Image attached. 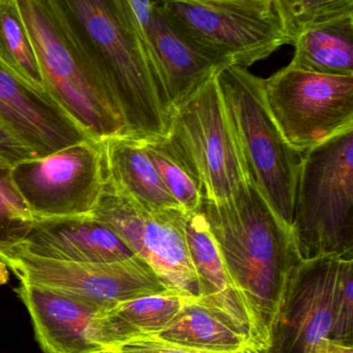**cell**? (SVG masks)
<instances>
[{"label":"cell","instance_id":"obj_1","mask_svg":"<svg viewBox=\"0 0 353 353\" xmlns=\"http://www.w3.org/2000/svg\"><path fill=\"white\" fill-rule=\"evenodd\" d=\"M249 321L252 347L269 348L288 282L303 259L284 223L253 180L232 201H203L200 209Z\"/></svg>","mask_w":353,"mask_h":353},{"label":"cell","instance_id":"obj_2","mask_svg":"<svg viewBox=\"0 0 353 353\" xmlns=\"http://www.w3.org/2000/svg\"><path fill=\"white\" fill-rule=\"evenodd\" d=\"M73 41L115 103L126 136L169 130L170 109L126 0H51Z\"/></svg>","mask_w":353,"mask_h":353},{"label":"cell","instance_id":"obj_3","mask_svg":"<svg viewBox=\"0 0 353 353\" xmlns=\"http://www.w3.org/2000/svg\"><path fill=\"white\" fill-rule=\"evenodd\" d=\"M46 91L93 140L124 134L115 103L77 47L51 0H17Z\"/></svg>","mask_w":353,"mask_h":353},{"label":"cell","instance_id":"obj_4","mask_svg":"<svg viewBox=\"0 0 353 353\" xmlns=\"http://www.w3.org/2000/svg\"><path fill=\"white\" fill-rule=\"evenodd\" d=\"M292 230L303 261L353 257V128L305 152Z\"/></svg>","mask_w":353,"mask_h":353},{"label":"cell","instance_id":"obj_5","mask_svg":"<svg viewBox=\"0 0 353 353\" xmlns=\"http://www.w3.org/2000/svg\"><path fill=\"white\" fill-rule=\"evenodd\" d=\"M251 179L274 211L292 228L294 199L305 152L292 147L276 123L263 79L227 65L217 74Z\"/></svg>","mask_w":353,"mask_h":353},{"label":"cell","instance_id":"obj_6","mask_svg":"<svg viewBox=\"0 0 353 353\" xmlns=\"http://www.w3.org/2000/svg\"><path fill=\"white\" fill-rule=\"evenodd\" d=\"M168 136L194 169L204 201L228 203L252 180L217 76L172 109Z\"/></svg>","mask_w":353,"mask_h":353},{"label":"cell","instance_id":"obj_7","mask_svg":"<svg viewBox=\"0 0 353 353\" xmlns=\"http://www.w3.org/2000/svg\"><path fill=\"white\" fill-rule=\"evenodd\" d=\"M176 29L203 53L248 68L289 45L274 0H160Z\"/></svg>","mask_w":353,"mask_h":353},{"label":"cell","instance_id":"obj_8","mask_svg":"<svg viewBox=\"0 0 353 353\" xmlns=\"http://www.w3.org/2000/svg\"><path fill=\"white\" fill-rule=\"evenodd\" d=\"M269 111L287 142L306 152L353 128V76L287 65L263 79Z\"/></svg>","mask_w":353,"mask_h":353},{"label":"cell","instance_id":"obj_9","mask_svg":"<svg viewBox=\"0 0 353 353\" xmlns=\"http://www.w3.org/2000/svg\"><path fill=\"white\" fill-rule=\"evenodd\" d=\"M35 219L91 215L107 181L103 145L93 139L12 168Z\"/></svg>","mask_w":353,"mask_h":353},{"label":"cell","instance_id":"obj_10","mask_svg":"<svg viewBox=\"0 0 353 353\" xmlns=\"http://www.w3.org/2000/svg\"><path fill=\"white\" fill-rule=\"evenodd\" d=\"M0 259L20 282L61 292L99 312L170 290L138 255L112 263H68L12 250Z\"/></svg>","mask_w":353,"mask_h":353},{"label":"cell","instance_id":"obj_11","mask_svg":"<svg viewBox=\"0 0 353 353\" xmlns=\"http://www.w3.org/2000/svg\"><path fill=\"white\" fill-rule=\"evenodd\" d=\"M91 215L146 261L168 288L197 298L198 278L184 238V210L147 211L106 181Z\"/></svg>","mask_w":353,"mask_h":353},{"label":"cell","instance_id":"obj_12","mask_svg":"<svg viewBox=\"0 0 353 353\" xmlns=\"http://www.w3.org/2000/svg\"><path fill=\"white\" fill-rule=\"evenodd\" d=\"M342 257L303 261L290 277L263 353H327Z\"/></svg>","mask_w":353,"mask_h":353},{"label":"cell","instance_id":"obj_13","mask_svg":"<svg viewBox=\"0 0 353 353\" xmlns=\"http://www.w3.org/2000/svg\"><path fill=\"white\" fill-rule=\"evenodd\" d=\"M170 109L217 76L227 62L203 53L172 24L160 0H126Z\"/></svg>","mask_w":353,"mask_h":353},{"label":"cell","instance_id":"obj_14","mask_svg":"<svg viewBox=\"0 0 353 353\" xmlns=\"http://www.w3.org/2000/svg\"><path fill=\"white\" fill-rule=\"evenodd\" d=\"M0 121L39 157L88 140L46 91L0 63Z\"/></svg>","mask_w":353,"mask_h":353},{"label":"cell","instance_id":"obj_15","mask_svg":"<svg viewBox=\"0 0 353 353\" xmlns=\"http://www.w3.org/2000/svg\"><path fill=\"white\" fill-rule=\"evenodd\" d=\"M15 250L68 263H112L136 255L117 234L93 215L35 219Z\"/></svg>","mask_w":353,"mask_h":353},{"label":"cell","instance_id":"obj_16","mask_svg":"<svg viewBox=\"0 0 353 353\" xmlns=\"http://www.w3.org/2000/svg\"><path fill=\"white\" fill-rule=\"evenodd\" d=\"M28 310L35 339L45 353H105L93 343L90 327L99 312L61 292L20 282L15 290Z\"/></svg>","mask_w":353,"mask_h":353},{"label":"cell","instance_id":"obj_17","mask_svg":"<svg viewBox=\"0 0 353 353\" xmlns=\"http://www.w3.org/2000/svg\"><path fill=\"white\" fill-rule=\"evenodd\" d=\"M184 230L191 261L198 278V294L195 298L197 302L246 332L249 337L246 311L226 271L215 236L201 211L186 213Z\"/></svg>","mask_w":353,"mask_h":353},{"label":"cell","instance_id":"obj_18","mask_svg":"<svg viewBox=\"0 0 353 353\" xmlns=\"http://www.w3.org/2000/svg\"><path fill=\"white\" fill-rule=\"evenodd\" d=\"M190 296L173 290L141 296L99 312L90 327L93 343L105 350L139 336L155 335L180 314Z\"/></svg>","mask_w":353,"mask_h":353},{"label":"cell","instance_id":"obj_19","mask_svg":"<svg viewBox=\"0 0 353 353\" xmlns=\"http://www.w3.org/2000/svg\"><path fill=\"white\" fill-rule=\"evenodd\" d=\"M107 181L149 212L182 209L166 188L140 139L118 134L102 142Z\"/></svg>","mask_w":353,"mask_h":353},{"label":"cell","instance_id":"obj_20","mask_svg":"<svg viewBox=\"0 0 353 353\" xmlns=\"http://www.w3.org/2000/svg\"><path fill=\"white\" fill-rule=\"evenodd\" d=\"M289 65L331 76H353V14L310 27L294 39Z\"/></svg>","mask_w":353,"mask_h":353},{"label":"cell","instance_id":"obj_21","mask_svg":"<svg viewBox=\"0 0 353 353\" xmlns=\"http://www.w3.org/2000/svg\"><path fill=\"white\" fill-rule=\"evenodd\" d=\"M146 336L187 347L217 352H238L252 347L246 332L195 298L186 303L168 327L155 335Z\"/></svg>","mask_w":353,"mask_h":353},{"label":"cell","instance_id":"obj_22","mask_svg":"<svg viewBox=\"0 0 353 353\" xmlns=\"http://www.w3.org/2000/svg\"><path fill=\"white\" fill-rule=\"evenodd\" d=\"M141 140V139H140ZM145 152L184 213L200 211L202 186L188 159L169 136L141 140Z\"/></svg>","mask_w":353,"mask_h":353},{"label":"cell","instance_id":"obj_23","mask_svg":"<svg viewBox=\"0 0 353 353\" xmlns=\"http://www.w3.org/2000/svg\"><path fill=\"white\" fill-rule=\"evenodd\" d=\"M0 63L30 86L46 91L37 54L17 0H0Z\"/></svg>","mask_w":353,"mask_h":353},{"label":"cell","instance_id":"obj_24","mask_svg":"<svg viewBox=\"0 0 353 353\" xmlns=\"http://www.w3.org/2000/svg\"><path fill=\"white\" fill-rule=\"evenodd\" d=\"M289 45L310 27L353 14V0H274Z\"/></svg>","mask_w":353,"mask_h":353},{"label":"cell","instance_id":"obj_25","mask_svg":"<svg viewBox=\"0 0 353 353\" xmlns=\"http://www.w3.org/2000/svg\"><path fill=\"white\" fill-rule=\"evenodd\" d=\"M33 221L12 180V167L0 161V256L22 243Z\"/></svg>","mask_w":353,"mask_h":353},{"label":"cell","instance_id":"obj_26","mask_svg":"<svg viewBox=\"0 0 353 353\" xmlns=\"http://www.w3.org/2000/svg\"><path fill=\"white\" fill-rule=\"evenodd\" d=\"M353 257H342L334 299L331 340L353 343Z\"/></svg>","mask_w":353,"mask_h":353},{"label":"cell","instance_id":"obj_27","mask_svg":"<svg viewBox=\"0 0 353 353\" xmlns=\"http://www.w3.org/2000/svg\"><path fill=\"white\" fill-rule=\"evenodd\" d=\"M106 353H263L253 347L238 352H217L187 347L158 339L155 336H139L115 346Z\"/></svg>","mask_w":353,"mask_h":353},{"label":"cell","instance_id":"obj_28","mask_svg":"<svg viewBox=\"0 0 353 353\" xmlns=\"http://www.w3.org/2000/svg\"><path fill=\"white\" fill-rule=\"evenodd\" d=\"M37 159L32 151L0 121V161L14 167L21 161Z\"/></svg>","mask_w":353,"mask_h":353},{"label":"cell","instance_id":"obj_29","mask_svg":"<svg viewBox=\"0 0 353 353\" xmlns=\"http://www.w3.org/2000/svg\"><path fill=\"white\" fill-rule=\"evenodd\" d=\"M327 353H353V343L331 340Z\"/></svg>","mask_w":353,"mask_h":353},{"label":"cell","instance_id":"obj_30","mask_svg":"<svg viewBox=\"0 0 353 353\" xmlns=\"http://www.w3.org/2000/svg\"><path fill=\"white\" fill-rule=\"evenodd\" d=\"M8 278H10V274H8V265L0 259V285L8 283Z\"/></svg>","mask_w":353,"mask_h":353}]
</instances>
